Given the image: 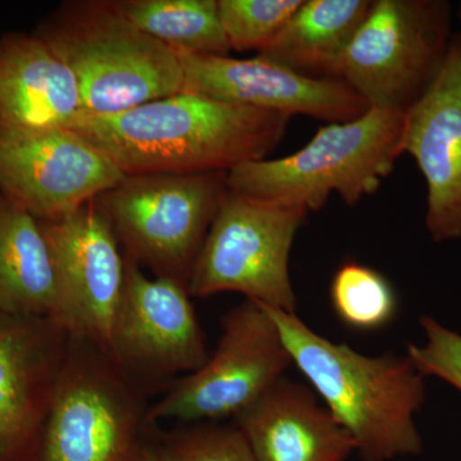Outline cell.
<instances>
[{
	"label": "cell",
	"mask_w": 461,
	"mask_h": 461,
	"mask_svg": "<svg viewBox=\"0 0 461 461\" xmlns=\"http://www.w3.org/2000/svg\"><path fill=\"white\" fill-rule=\"evenodd\" d=\"M308 212L227 191L189 281L191 297L238 293L296 313L290 256Z\"/></svg>",
	"instance_id": "obj_8"
},
{
	"label": "cell",
	"mask_w": 461,
	"mask_h": 461,
	"mask_svg": "<svg viewBox=\"0 0 461 461\" xmlns=\"http://www.w3.org/2000/svg\"><path fill=\"white\" fill-rule=\"evenodd\" d=\"M126 176L71 129L0 138V194L41 221L71 213Z\"/></svg>",
	"instance_id": "obj_12"
},
{
	"label": "cell",
	"mask_w": 461,
	"mask_h": 461,
	"mask_svg": "<svg viewBox=\"0 0 461 461\" xmlns=\"http://www.w3.org/2000/svg\"><path fill=\"white\" fill-rule=\"evenodd\" d=\"M402 150L426 180L430 239H461V32L435 81L403 114Z\"/></svg>",
	"instance_id": "obj_15"
},
{
	"label": "cell",
	"mask_w": 461,
	"mask_h": 461,
	"mask_svg": "<svg viewBox=\"0 0 461 461\" xmlns=\"http://www.w3.org/2000/svg\"><path fill=\"white\" fill-rule=\"evenodd\" d=\"M402 112L369 108L357 120L327 123L304 148L239 166L227 187L245 198L320 212L332 195L357 205L377 193L402 156Z\"/></svg>",
	"instance_id": "obj_4"
},
{
	"label": "cell",
	"mask_w": 461,
	"mask_h": 461,
	"mask_svg": "<svg viewBox=\"0 0 461 461\" xmlns=\"http://www.w3.org/2000/svg\"><path fill=\"white\" fill-rule=\"evenodd\" d=\"M227 191L226 172L126 176L94 202L127 257L154 277L189 287Z\"/></svg>",
	"instance_id": "obj_6"
},
{
	"label": "cell",
	"mask_w": 461,
	"mask_h": 461,
	"mask_svg": "<svg viewBox=\"0 0 461 461\" xmlns=\"http://www.w3.org/2000/svg\"><path fill=\"white\" fill-rule=\"evenodd\" d=\"M149 406L111 355L72 338L35 461H148Z\"/></svg>",
	"instance_id": "obj_5"
},
{
	"label": "cell",
	"mask_w": 461,
	"mask_h": 461,
	"mask_svg": "<svg viewBox=\"0 0 461 461\" xmlns=\"http://www.w3.org/2000/svg\"><path fill=\"white\" fill-rule=\"evenodd\" d=\"M59 294L41 221L0 194V315L57 321Z\"/></svg>",
	"instance_id": "obj_18"
},
{
	"label": "cell",
	"mask_w": 461,
	"mask_h": 461,
	"mask_svg": "<svg viewBox=\"0 0 461 461\" xmlns=\"http://www.w3.org/2000/svg\"><path fill=\"white\" fill-rule=\"evenodd\" d=\"M185 75V91L293 117L305 115L326 123L362 117L369 105L338 78H315L257 56L177 53Z\"/></svg>",
	"instance_id": "obj_14"
},
{
	"label": "cell",
	"mask_w": 461,
	"mask_h": 461,
	"mask_svg": "<svg viewBox=\"0 0 461 461\" xmlns=\"http://www.w3.org/2000/svg\"><path fill=\"white\" fill-rule=\"evenodd\" d=\"M83 112L71 69L35 33L0 36V138L68 129Z\"/></svg>",
	"instance_id": "obj_16"
},
{
	"label": "cell",
	"mask_w": 461,
	"mask_h": 461,
	"mask_svg": "<svg viewBox=\"0 0 461 461\" xmlns=\"http://www.w3.org/2000/svg\"><path fill=\"white\" fill-rule=\"evenodd\" d=\"M445 0H372L335 78L369 105L405 113L429 90L450 47Z\"/></svg>",
	"instance_id": "obj_7"
},
{
	"label": "cell",
	"mask_w": 461,
	"mask_h": 461,
	"mask_svg": "<svg viewBox=\"0 0 461 461\" xmlns=\"http://www.w3.org/2000/svg\"><path fill=\"white\" fill-rule=\"evenodd\" d=\"M133 25L176 53L229 56L218 0H113Z\"/></svg>",
	"instance_id": "obj_20"
},
{
	"label": "cell",
	"mask_w": 461,
	"mask_h": 461,
	"mask_svg": "<svg viewBox=\"0 0 461 461\" xmlns=\"http://www.w3.org/2000/svg\"><path fill=\"white\" fill-rule=\"evenodd\" d=\"M330 302L339 321L360 332L384 329L399 311L393 284L377 269L353 260L336 269L330 285Z\"/></svg>",
	"instance_id": "obj_21"
},
{
	"label": "cell",
	"mask_w": 461,
	"mask_h": 461,
	"mask_svg": "<svg viewBox=\"0 0 461 461\" xmlns=\"http://www.w3.org/2000/svg\"><path fill=\"white\" fill-rule=\"evenodd\" d=\"M71 339L53 318L0 315V461H35Z\"/></svg>",
	"instance_id": "obj_13"
},
{
	"label": "cell",
	"mask_w": 461,
	"mask_h": 461,
	"mask_svg": "<svg viewBox=\"0 0 461 461\" xmlns=\"http://www.w3.org/2000/svg\"><path fill=\"white\" fill-rule=\"evenodd\" d=\"M420 324L426 336L424 345L409 344L406 355L424 377L447 382L461 393V335L435 318L423 315Z\"/></svg>",
	"instance_id": "obj_24"
},
{
	"label": "cell",
	"mask_w": 461,
	"mask_h": 461,
	"mask_svg": "<svg viewBox=\"0 0 461 461\" xmlns=\"http://www.w3.org/2000/svg\"><path fill=\"white\" fill-rule=\"evenodd\" d=\"M221 338L205 363L175 379L165 396L149 406L148 423L184 424L236 420L293 366L280 330L263 305L245 299L221 321Z\"/></svg>",
	"instance_id": "obj_9"
},
{
	"label": "cell",
	"mask_w": 461,
	"mask_h": 461,
	"mask_svg": "<svg viewBox=\"0 0 461 461\" xmlns=\"http://www.w3.org/2000/svg\"><path fill=\"white\" fill-rule=\"evenodd\" d=\"M457 17H459V21L461 23V5L459 7V12H457Z\"/></svg>",
	"instance_id": "obj_26"
},
{
	"label": "cell",
	"mask_w": 461,
	"mask_h": 461,
	"mask_svg": "<svg viewBox=\"0 0 461 461\" xmlns=\"http://www.w3.org/2000/svg\"><path fill=\"white\" fill-rule=\"evenodd\" d=\"M232 421L258 461H348L355 453L314 391L286 375Z\"/></svg>",
	"instance_id": "obj_17"
},
{
	"label": "cell",
	"mask_w": 461,
	"mask_h": 461,
	"mask_svg": "<svg viewBox=\"0 0 461 461\" xmlns=\"http://www.w3.org/2000/svg\"><path fill=\"white\" fill-rule=\"evenodd\" d=\"M291 117L182 91L115 114L81 112L68 129L124 176L226 172L268 158Z\"/></svg>",
	"instance_id": "obj_1"
},
{
	"label": "cell",
	"mask_w": 461,
	"mask_h": 461,
	"mask_svg": "<svg viewBox=\"0 0 461 461\" xmlns=\"http://www.w3.org/2000/svg\"><path fill=\"white\" fill-rule=\"evenodd\" d=\"M148 461H166L162 453H160L159 447H158L156 436H154V442L153 446H151L150 453H149Z\"/></svg>",
	"instance_id": "obj_25"
},
{
	"label": "cell",
	"mask_w": 461,
	"mask_h": 461,
	"mask_svg": "<svg viewBox=\"0 0 461 461\" xmlns=\"http://www.w3.org/2000/svg\"><path fill=\"white\" fill-rule=\"evenodd\" d=\"M109 355L147 393L199 369L209 353L189 287L150 278L126 256V285Z\"/></svg>",
	"instance_id": "obj_10"
},
{
	"label": "cell",
	"mask_w": 461,
	"mask_h": 461,
	"mask_svg": "<svg viewBox=\"0 0 461 461\" xmlns=\"http://www.w3.org/2000/svg\"><path fill=\"white\" fill-rule=\"evenodd\" d=\"M71 69L84 113L115 114L185 91L180 57L113 2H68L35 30Z\"/></svg>",
	"instance_id": "obj_3"
},
{
	"label": "cell",
	"mask_w": 461,
	"mask_h": 461,
	"mask_svg": "<svg viewBox=\"0 0 461 461\" xmlns=\"http://www.w3.org/2000/svg\"><path fill=\"white\" fill-rule=\"evenodd\" d=\"M303 0H218L230 50H257L271 44Z\"/></svg>",
	"instance_id": "obj_22"
},
{
	"label": "cell",
	"mask_w": 461,
	"mask_h": 461,
	"mask_svg": "<svg viewBox=\"0 0 461 461\" xmlns=\"http://www.w3.org/2000/svg\"><path fill=\"white\" fill-rule=\"evenodd\" d=\"M156 441L166 461H258L233 421L185 424Z\"/></svg>",
	"instance_id": "obj_23"
},
{
	"label": "cell",
	"mask_w": 461,
	"mask_h": 461,
	"mask_svg": "<svg viewBox=\"0 0 461 461\" xmlns=\"http://www.w3.org/2000/svg\"><path fill=\"white\" fill-rule=\"evenodd\" d=\"M41 223L56 267L58 323L72 338L109 354L126 285V254L120 240L94 200Z\"/></svg>",
	"instance_id": "obj_11"
},
{
	"label": "cell",
	"mask_w": 461,
	"mask_h": 461,
	"mask_svg": "<svg viewBox=\"0 0 461 461\" xmlns=\"http://www.w3.org/2000/svg\"><path fill=\"white\" fill-rule=\"evenodd\" d=\"M371 5L372 0H303L258 56L309 77L335 78Z\"/></svg>",
	"instance_id": "obj_19"
},
{
	"label": "cell",
	"mask_w": 461,
	"mask_h": 461,
	"mask_svg": "<svg viewBox=\"0 0 461 461\" xmlns=\"http://www.w3.org/2000/svg\"><path fill=\"white\" fill-rule=\"evenodd\" d=\"M263 308L280 330L293 364L353 439L360 460L393 461L423 453L415 414L426 402V377L408 355L357 353L315 332L296 313Z\"/></svg>",
	"instance_id": "obj_2"
}]
</instances>
